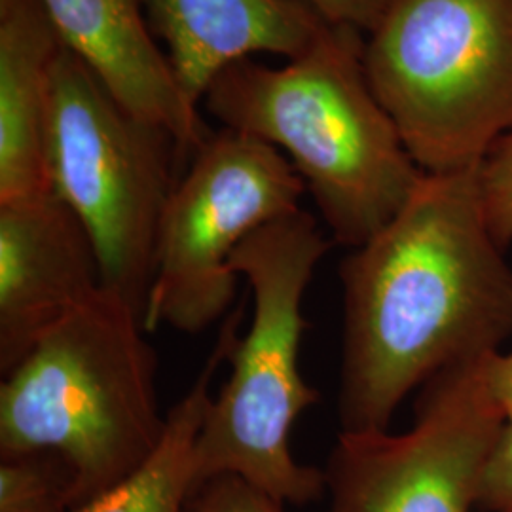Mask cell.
<instances>
[{"label":"cell","instance_id":"9","mask_svg":"<svg viewBox=\"0 0 512 512\" xmlns=\"http://www.w3.org/2000/svg\"><path fill=\"white\" fill-rule=\"evenodd\" d=\"M103 289L84 224L54 190L0 205V370L6 376Z\"/></svg>","mask_w":512,"mask_h":512},{"label":"cell","instance_id":"16","mask_svg":"<svg viewBox=\"0 0 512 512\" xmlns=\"http://www.w3.org/2000/svg\"><path fill=\"white\" fill-rule=\"evenodd\" d=\"M283 503L260 492L243 478L222 475L194 490L188 512H285Z\"/></svg>","mask_w":512,"mask_h":512},{"label":"cell","instance_id":"12","mask_svg":"<svg viewBox=\"0 0 512 512\" xmlns=\"http://www.w3.org/2000/svg\"><path fill=\"white\" fill-rule=\"evenodd\" d=\"M63 48L40 0H0V205L52 190L48 118Z\"/></svg>","mask_w":512,"mask_h":512},{"label":"cell","instance_id":"10","mask_svg":"<svg viewBox=\"0 0 512 512\" xmlns=\"http://www.w3.org/2000/svg\"><path fill=\"white\" fill-rule=\"evenodd\" d=\"M63 46L139 120L190 156L207 139L198 105L183 92L145 18L143 0H40Z\"/></svg>","mask_w":512,"mask_h":512},{"label":"cell","instance_id":"17","mask_svg":"<svg viewBox=\"0 0 512 512\" xmlns=\"http://www.w3.org/2000/svg\"><path fill=\"white\" fill-rule=\"evenodd\" d=\"M478 509L512 512V420L503 423L484 463L478 484Z\"/></svg>","mask_w":512,"mask_h":512},{"label":"cell","instance_id":"19","mask_svg":"<svg viewBox=\"0 0 512 512\" xmlns=\"http://www.w3.org/2000/svg\"><path fill=\"white\" fill-rule=\"evenodd\" d=\"M488 380L505 421L512 420V353L494 351L488 361Z\"/></svg>","mask_w":512,"mask_h":512},{"label":"cell","instance_id":"11","mask_svg":"<svg viewBox=\"0 0 512 512\" xmlns=\"http://www.w3.org/2000/svg\"><path fill=\"white\" fill-rule=\"evenodd\" d=\"M186 97L202 105L228 67L255 55L285 61L332 25L300 0H143Z\"/></svg>","mask_w":512,"mask_h":512},{"label":"cell","instance_id":"1","mask_svg":"<svg viewBox=\"0 0 512 512\" xmlns=\"http://www.w3.org/2000/svg\"><path fill=\"white\" fill-rule=\"evenodd\" d=\"M478 167L425 173L403 209L340 266V431L389 429L404 399L512 334V270Z\"/></svg>","mask_w":512,"mask_h":512},{"label":"cell","instance_id":"15","mask_svg":"<svg viewBox=\"0 0 512 512\" xmlns=\"http://www.w3.org/2000/svg\"><path fill=\"white\" fill-rule=\"evenodd\" d=\"M478 190L488 228L505 249L512 241V129L478 165Z\"/></svg>","mask_w":512,"mask_h":512},{"label":"cell","instance_id":"2","mask_svg":"<svg viewBox=\"0 0 512 512\" xmlns=\"http://www.w3.org/2000/svg\"><path fill=\"white\" fill-rule=\"evenodd\" d=\"M202 105L222 128L253 135L293 164L332 241L361 247L393 219L423 171L372 92L359 31L329 25L281 67L243 59Z\"/></svg>","mask_w":512,"mask_h":512},{"label":"cell","instance_id":"4","mask_svg":"<svg viewBox=\"0 0 512 512\" xmlns=\"http://www.w3.org/2000/svg\"><path fill=\"white\" fill-rule=\"evenodd\" d=\"M330 243L315 217L298 209L258 228L232 255V270L251 287L253 319L234 340L230 376L205 412L194 450L196 488L234 475L283 505L325 497L323 469L294 459L291 431L321 399L300 372L302 302Z\"/></svg>","mask_w":512,"mask_h":512},{"label":"cell","instance_id":"5","mask_svg":"<svg viewBox=\"0 0 512 512\" xmlns=\"http://www.w3.org/2000/svg\"><path fill=\"white\" fill-rule=\"evenodd\" d=\"M365 69L423 173L475 169L512 129V0H391Z\"/></svg>","mask_w":512,"mask_h":512},{"label":"cell","instance_id":"6","mask_svg":"<svg viewBox=\"0 0 512 512\" xmlns=\"http://www.w3.org/2000/svg\"><path fill=\"white\" fill-rule=\"evenodd\" d=\"M175 141L124 109L67 48L57 59L48 118L55 194L84 224L103 287L145 313L171 181Z\"/></svg>","mask_w":512,"mask_h":512},{"label":"cell","instance_id":"14","mask_svg":"<svg viewBox=\"0 0 512 512\" xmlns=\"http://www.w3.org/2000/svg\"><path fill=\"white\" fill-rule=\"evenodd\" d=\"M76 476L52 450L0 454V512H71Z\"/></svg>","mask_w":512,"mask_h":512},{"label":"cell","instance_id":"7","mask_svg":"<svg viewBox=\"0 0 512 512\" xmlns=\"http://www.w3.org/2000/svg\"><path fill=\"white\" fill-rule=\"evenodd\" d=\"M306 184L270 143L236 129L209 133L175 184L158 232L143 325L198 334L232 308L239 245L300 209Z\"/></svg>","mask_w":512,"mask_h":512},{"label":"cell","instance_id":"3","mask_svg":"<svg viewBox=\"0 0 512 512\" xmlns=\"http://www.w3.org/2000/svg\"><path fill=\"white\" fill-rule=\"evenodd\" d=\"M141 313L105 287L50 330L0 385V454L52 450L73 467L76 507L156 452L158 355Z\"/></svg>","mask_w":512,"mask_h":512},{"label":"cell","instance_id":"13","mask_svg":"<svg viewBox=\"0 0 512 512\" xmlns=\"http://www.w3.org/2000/svg\"><path fill=\"white\" fill-rule=\"evenodd\" d=\"M243 311V304H239L226 315L217 344L200 376L183 399L167 412L164 437L147 463L109 492L71 512H188L196 488V440L213 399L211 387L215 374L228 361L230 348L238 338Z\"/></svg>","mask_w":512,"mask_h":512},{"label":"cell","instance_id":"8","mask_svg":"<svg viewBox=\"0 0 512 512\" xmlns=\"http://www.w3.org/2000/svg\"><path fill=\"white\" fill-rule=\"evenodd\" d=\"M492 353L423 385L404 433L340 431L323 469L327 512L478 509L480 475L505 423L488 380Z\"/></svg>","mask_w":512,"mask_h":512},{"label":"cell","instance_id":"18","mask_svg":"<svg viewBox=\"0 0 512 512\" xmlns=\"http://www.w3.org/2000/svg\"><path fill=\"white\" fill-rule=\"evenodd\" d=\"M332 25L372 33L391 0H300Z\"/></svg>","mask_w":512,"mask_h":512}]
</instances>
